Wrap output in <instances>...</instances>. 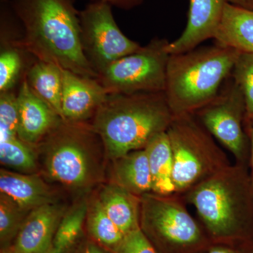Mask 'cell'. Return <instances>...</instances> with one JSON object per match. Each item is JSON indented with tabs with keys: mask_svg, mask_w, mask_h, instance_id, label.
I'll return each instance as SVG.
<instances>
[{
	"mask_svg": "<svg viewBox=\"0 0 253 253\" xmlns=\"http://www.w3.org/2000/svg\"><path fill=\"white\" fill-rule=\"evenodd\" d=\"M180 196L196 210L214 244L247 238L253 224V186L246 165H229Z\"/></svg>",
	"mask_w": 253,
	"mask_h": 253,
	"instance_id": "obj_3",
	"label": "cell"
},
{
	"mask_svg": "<svg viewBox=\"0 0 253 253\" xmlns=\"http://www.w3.org/2000/svg\"><path fill=\"white\" fill-rule=\"evenodd\" d=\"M62 68L54 63L37 60L28 70L25 78L32 90L62 118Z\"/></svg>",
	"mask_w": 253,
	"mask_h": 253,
	"instance_id": "obj_20",
	"label": "cell"
},
{
	"mask_svg": "<svg viewBox=\"0 0 253 253\" xmlns=\"http://www.w3.org/2000/svg\"><path fill=\"white\" fill-rule=\"evenodd\" d=\"M97 198L125 235L140 227L141 197L111 181L100 188Z\"/></svg>",
	"mask_w": 253,
	"mask_h": 253,
	"instance_id": "obj_17",
	"label": "cell"
},
{
	"mask_svg": "<svg viewBox=\"0 0 253 253\" xmlns=\"http://www.w3.org/2000/svg\"><path fill=\"white\" fill-rule=\"evenodd\" d=\"M30 212L0 193V242L1 249L11 246Z\"/></svg>",
	"mask_w": 253,
	"mask_h": 253,
	"instance_id": "obj_24",
	"label": "cell"
},
{
	"mask_svg": "<svg viewBox=\"0 0 253 253\" xmlns=\"http://www.w3.org/2000/svg\"><path fill=\"white\" fill-rule=\"evenodd\" d=\"M10 2L21 23V38L8 46L80 76L97 78L82 47L80 11L74 0Z\"/></svg>",
	"mask_w": 253,
	"mask_h": 253,
	"instance_id": "obj_1",
	"label": "cell"
},
{
	"mask_svg": "<svg viewBox=\"0 0 253 253\" xmlns=\"http://www.w3.org/2000/svg\"><path fill=\"white\" fill-rule=\"evenodd\" d=\"M0 193L28 212L56 201L54 192L42 176L37 173L15 172L5 168L0 170Z\"/></svg>",
	"mask_w": 253,
	"mask_h": 253,
	"instance_id": "obj_15",
	"label": "cell"
},
{
	"mask_svg": "<svg viewBox=\"0 0 253 253\" xmlns=\"http://www.w3.org/2000/svg\"><path fill=\"white\" fill-rule=\"evenodd\" d=\"M111 161V181L139 197L152 192V178L145 149L131 151Z\"/></svg>",
	"mask_w": 253,
	"mask_h": 253,
	"instance_id": "obj_18",
	"label": "cell"
},
{
	"mask_svg": "<svg viewBox=\"0 0 253 253\" xmlns=\"http://www.w3.org/2000/svg\"><path fill=\"white\" fill-rule=\"evenodd\" d=\"M1 253H16L12 249L11 246H8V247L3 248L1 250Z\"/></svg>",
	"mask_w": 253,
	"mask_h": 253,
	"instance_id": "obj_34",
	"label": "cell"
},
{
	"mask_svg": "<svg viewBox=\"0 0 253 253\" xmlns=\"http://www.w3.org/2000/svg\"><path fill=\"white\" fill-rule=\"evenodd\" d=\"M228 0H189L187 23L179 38L169 42V54H180L213 39Z\"/></svg>",
	"mask_w": 253,
	"mask_h": 253,
	"instance_id": "obj_14",
	"label": "cell"
},
{
	"mask_svg": "<svg viewBox=\"0 0 253 253\" xmlns=\"http://www.w3.org/2000/svg\"><path fill=\"white\" fill-rule=\"evenodd\" d=\"M0 162L10 170L24 174L37 173L39 169L36 149L18 136L0 141Z\"/></svg>",
	"mask_w": 253,
	"mask_h": 253,
	"instance_id": "obj_22",
	"label": "cell"
},
{
	"mask_svg": "<svg viewBox=\"0 0 253 253\" xmlns=\"http://www.w3.org/2000/svg\"><path fill=\"white\" fill-rule=\"evenodd\" d=\"M140 228L162 253H196L212 245L182 196L176 194L141 196Z\"/></svg>",
	"mask_w": 253,
	"mask_h": 253,
	"instance_id": "obj_7",
	"label": "cell"
},
{
	"mask_svg": "<svg viewBox=\"0 0 253 253\" xmlns=\"http://www.w3.org/2000/svg\"><path fill=\"white\" fill-rule=\"evenodd\" d=\"M22 68L19 50L6 46L0 54V93L11 90Z\"/></svg>",
	"mask_w": 253,
	"mask_h": 253,
	"instance_id": "obj_27",
	"label": "cell"
},
{
	"mask_svg": "<svg viewBox=\"0 0 253 253\" xmlns=\"http://www.w3.org/2000/svg\"><path fill=\"white\" fill-rule=\"evenodd\" d=\"M144 149L152 178V192L160 195L175 194L172 176V153L167 131L153 138Z\"/></svg>",
	"mask_w": 253,
	"mask_h": 253,
	"instance_id": "obj_19",
	"label": "cell"
},
{
	"mask_svg": "<svg viewBox=\"0 0 253 253\" xmlns=\"http://www.w3.org/2000/svg\"><path fill=\"white\" fill-rule=\"evenodd\" d=\"M246 113L244 94L231 76L217 96L194 113L213 137L232 154L236 163L244 165L250 154Z\"/></svg>",
	"mask_w": 253,
	"mask_h": 253,
	"instance_id": "obj_10",
	"label": "cell"
},
{
	"mask_svg": "<svg viewBox=\"0 0 253 253\" xmlns=\"http://www.w3.org/2000/svg\"><path fill=\"white\" fill-rule=\"evenodd\" d=\"M231 77L239 84L246 104V125L253 119V54L241 53Z\"/></svg>",
	"mask_w": 253,
	"mask_h": 253,
	"instance_id": "obj_25",
	"label": "cell"
},
{
	"mask_svg": "<svg viewBox=\"0 0 253 253\" xmlns=\"http://www.w3.org/2000/svg\"><path fill=\"white\" fill-rule=\"evenodd\" d=\"M86 221L91 236L111 251L124 238L125 234L111 220L97 197L87 201Z\"/></svg>",
	"mask_w": 253,
	"mask_h": 253,
	"instance_id": "obj_21",
	"label": "cell"
},
{
	"mask_svg": "<svg viewBox=\"0 0 253 253\" xmlns=\"http://www.w3.org/2000/svg\"><path fill=\"white\" fill-rule=\"evenodd\" d=\"M167 133L176 194H184L231 164L217 141L194 114L174 116Z\"/></svg>",
	"mask_w": 253,
	"mask_h": 253,
	"instance_id": "obj_6",
	"label": "cell"
},
{
	"mask_svg": "<svg viewBox=\"0 0 253 253\" xmlns=\"http://www.w3.org/2000/svg\"><path fill=\"white\" fill-rule=\"evenodd\" d=\"M17 101L18 138L36 149L63 119L32 90L25 76L18 89Z\"/></svg>",
	"mask_w": 253,
	"mask_h": 253,
	"instance_id": "obj_12",
	"label": "cell"
},
{
	"mask_svg": "<svg viewBox=\"0 0 253 253\" xmlns=\"http://www.w3.org/2000/svg\"><path fill=\"white\" fill-rule=\"evenodd\" d=\"M66 209L60 203L36 208L28 214L11 247L16 253H47Z\"/></svg>",
	"mask_w": 253,
	"mask_h": 253,
	"instance_id": "obj_13",
	"label": "cell"
},
{
	"mask_svg": "<svg viewBox=\"0 0 253 253\" xmlns=\"http://www.w3.org/2000/svg\"><path fill=\"white\" fill-rule=\"evenodd\" d=\"M17 94L12 91L0 93V141L18 136Z\"/></svg>",
	"mask_w": 253,
	"mask_h": 253,
	"instance_id": "obj_26",
	"label": "cell"
},
{
	"mask_svg": "<svg viewBox=\"0 0 253 253\" xmlns=\"http://www.w3.org/2000/svg\"><path fill=\"white\" fill-rule=\"evenodd\" d=\"M80 23L83 52L97 76L142 46L125 36L113 16L112 6L104 1L86 5L80 11Z\"/></svg>",
	"mask_w": 253,
	"mask_h": 253,
	"instance_id": "obj_9",
	"label": "cell"
},
{
	"mask_svg": "<svg viewBox=\"0 0 253 253\" xmlns=\"http://www.w3.org/2000/svg\"><path fill=\"white\" fill-rule=\"evenodd\" d=\"M246 129L247 131L250 140V155H251V165H252V179L253 186V119L246 125Z\"/></svg>",
	"mask_w": 253,
	"mask_h": 253,
	"instance_id": "obj_31",
	"label": "cell"
},
{
	"mask_svg": "<svg viewBox=\"0 0 253 253\" xmlns=\"http://www.w3.org/2000/svg\"><path fill=\"white\" fill-rule=\"evenodd\" d=\"M91 1H98V0H91ZM103 1L111 5V6H115L118 9L129 11L141 6L144 3V0H99Z\"/></svg>",
	"mask_w": 253,
	"mask_h": 253,
	"instance_id": "obj_30",
	"label": "cell"
},
{
	"mask_svg": "<svg viewBox=\"0 0 253 253\" xmlns=\"http://www.w3.org/2000/svg\"><path fill=\"white\" fill-rule=\"evenodd\" d=\"M62 77L63 120L89 122L107 97V91L96 78L80 76L63 68Z\"/></svg>",
	"mask_w": 253,
	"mask_h": 253,
	"instance_id": "obj_11",
	"label": "cell"
},
{
	"mask_svg": "<svg viewBox=\"0 0 253 253\" xmlns=\"http://www.w3.org/2000/svg\"><path fill=\"white\" fill-rule=\"evenodd\" d=\"M87 201H82L65 213L55 234L51 248L65 253L76 242L86 220Z\"/></svg>",
	"mask_w": 253,
	"mask_h": 253,
	"instance_id": "obj_23",
	"label": "cell"
},
{
	"mask_svg": "<svg viewBox=\"0 0 253 253\" xmlns=\"http://www.w3.org/2000/svg\"><path fill=\"white\" fill-rule=\"evenodd\" d=\"M245 248L236 243H219L211 245L206 253H251Z\"/></svg>",
	"mask_w": 253,
	"mask_h": 253,
	"instance_id": "obj_29",
	"label": "cell"
},
{
	"mask_svg": "<svg viewBox=\"0 0 253 253\" xmlns=\"http://www.w3.org/2000/svg\"><path fill=\"white\" fill-rule=\"evenodd\" d=\"M84 253H106L99 246L93 244H89L86 246Z\"/></svg>",
	"mask_w": 253,
	"mask_h": 253,
	"instance_id": "obj_33",
	"label": "cell"
},
{
	"mask_svg": "<svg viewBox=\"0 0 253 253\" xmlns=\"http://www.w3.org/2000/svg\"><path fill=\"white\" fill-rule=\"evenodd\" d=\"M112 253H158L140 227L125 235Z\"/></svg>",
	"mask_w": 253,
	"mask_h": 253,
	"instance_id": "obj_28",
	"label": "cell"
},
{
	"mask_svg": "<svg viewBox=\"0 0 253 253\" xmlns=\"http://www.w3.org/2000/svg\"><path fill=\"white\" fill-rule=\"evenodd\" d=\"M36 150L42 174L65 189L83 194L104 180L107 155L89 122L62 120Z\"/></svg>",
	"mask_w": 253,
	"mask_h": 253,
	"instance_id": "obj_2",
	"label": "cell"
},
{
	"mask_svg": "<svg viewBox=\"0 0 253 253\" xmlns=\"http://www.w3.org/2000/svg\"><path fill=\"white\" fill-rule=\"evenodd\" d=\"M169 41L155 38L110 65L96 79L108 94L161 92L166 86Z\"/></svg>",
	"mask_w": 253,
	"mask_h": 253,
	"instance_id": "obj_8",
	"label": "cell"
},
{
	"mask_svg": "<svg viewBox=\"0 0 253 253\" xmlns=\"http://www.w3.org/2000/svg\"><path fill=\"white\" fill-rule=\"evenodd\" d=\"M241 53L213 45L169 55L164 94L174 116L194 114L219 94Z\"/></svg>",
	"mask_w": 253,
	"mask_h": 253,
	"instance_id": "obj_5",
	"label": "cell"
},
{
	"mask_svg": "<svg viewBox=\"0 0 253 253\" xmlns=\"http://www.w3.org/2000/svg\"><path fill=\"white\" fill-rule=\"evenodd\" d=\"M47 253H58L57 251H55L54 249H53L52 248H51V249H50V250L49 251V252H48Z\"/></svg>",
	"mask_w": 253,
	"mask_h": 253,
	"instance_id": "obj_35",
	"label": "cell"
},
{
	"mask_svg": "<svg viewBox=\"0 0 253 253\" xmlns=\"http://www.w3.org/2000/svg\"><path fill=\"white\" fill-rule=\"evenodd\" d=\"M229 4L253 10V0H228Z\"/></svg>",
	"mask_w": 253,
	"mask_h": 253,
	"instance_id": "obj_32",
	"label": "cell"
},
{
	"mask_svg": "<svg viewBox=\"0 0 253 253\" xmlns=\"http://www.w3.org/2000/svg\"><path fill=\"white\" fill-rule=\"evenodd\" d=\"M213 40L240 53L253 54V10L228 2Z\"/></svg>",
	"mask_w": 253,
	"mask_h": 253,
	"instance_id": "obj_16",
	"label": "cell"
},
{
	"mask_svg": "<svg viewBox=\"0 0 253 253\" xmlns=\"http://www.w3.org/2000/svg\"><path fill=\"white\" fill-rule=\"evenodd\" d=\"M173 118L164 91L108 94L89 123L112 161L144 149L153 138L167 131Z\"/></svg>",
	"mask_w": 253,
	"mask_h": 253,
	"instance_id": "obj_4",
	"label": "cell"
}]
</instances>
